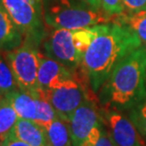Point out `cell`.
Returning a JSON list of instances; mask_svg holds the SVG:
<instances>
[{"label": "cell", "mask_w": 146, "mask_h": 146, "mask_svg": "<svg viewBox=\"0 0 146 146\" xmlns=\"http://www.w3.org/2000/svg\"><path fill=\"white\" fill-rule=\"evenodd\" d=\"M136 34L122 25H96V34L77 70L90 90L97 94L121 60L141 46Z\"/></svg>", "instance_id": "obj_1"}, {"label": "cell", "mask_w": 146, "mask_h": 146, "mask_svg": "<svg viewBox=\"0 0 146 146\" xmlns=\"http://www.w3.org/2000/svg\"><path fill=\"white\" fill-rule=\"evenodd\" d=\"M100 106L128 111L146 99V47L139 46L116 64L97 92Z\"/></svg>", "instance_id": "obj_2"}, {"label": "cell", "mask_w": 146, "mask_h": 146, "mask_svg": "<svg viewBox=\"0 0 146 146\" xmlns=\"http://www.w3.org/2000/svg\"><path fill=\"white\" fill-rule=\"evenodd\" d=\"M43 19L50 29L76 30L110 23L103 11H96L84 0H42Z\"/></svg>", "instance_id": "obj_3"}, {"label": "cell", "mask_w": 146, "mask_h": 146, "mask_svg": "<svg viewBox=\"0 0 146 146\" xmlns=\"http://www.w3.org/2000/svg\"><path fill=\"white\" fill-rule=\"evenodd\" d=\"M24 36V41L39 47L46 34L42 0H0Z\"/></svg>", "instance_id": "obj_4"}, {"label": "cell", "mask_w": 146, "mask_h": 146, "mask_svg": "<svg viewBox=\"0 0 146 146\" xmlns=\"http://www.w3.org/2000/svg\"><path fill=\"white\" fill-rule=\"evenodd\" d=\"M1 54L10 65L19 89L32 94L38 92V70L40 62L38 46L24 41L18 47Z\"/></svg>", "instance_id": "obj_5"}, {"label": "cell", "mask_w": 146, "mask_h": 146, "mask_svg": "<svg viewBox=\"0 0 146 146\" xmlns=\"http://www.w3.org/2000/svg\"><path fill=\"white\" fill-rule=\"evenodd\" d=\"M40 92L49 100L58 116L67 123L74 111L90 96L85 88V80L78 73L56 88Z\"/></svg>", "instance_id": "obj_6"}, {"label": "cell", "mask_w": 146, "mask_h": 146, "mask_svg": "<svg viewBox=\"0 0 146 146\" xmlns=\"http://www.w3.org/2000/svg\"><path fill=\"white\" fill-rule=\"evenodd\" d=\"M42 44L43 55L77 72L83 58L74 45L73 30L51 29L49 33L46 31Z\"/></svg>", "instance_id": "obj_7"}, {"label": "cell", "mask_w": 146, "mask_h": 146, "mask_svg": "<svg viewBox=\"0 0 146 146\" xmlns=\"http://www.w3.org/2000/svg\"><path fill=\"white\" fill-rule=\"evenodd\" d=\"M102 123L115 146H144L143 138L127 115L108 108H100Z\"/></svg>", "instance_id": "obj_8"}, {"label": "cell", "mask_w": 146, "mask_h": 146, "mask_svg": "<svg viewBox=\"0 0 146 146\" xmlns=\"http://www.w3.org/2000/svg\"><path fill=\"white\" fill-rule=\"evenodd\" d=\"M100 108L92 97L86 99L74 111L68 122L74 146H80L95 126L101 123Z\"/></svg>", "instance_id": "obj_9"}, {"label": "cell", "mask_w": 146, "mask_h": 146, "mask_svg": "<svg viewBox=\"0 0 146 146\" xmlns=\"http://www.w3.org/2000/svg\"><path fill=\"white\" fill-rule=\"evenodd\" d=\"M76 76V72H73L58 61L46 57L40 53V62L38 70V85L40 91H48L56 88L66 80Z\"/></svg>", "instance_id": "obj_10"}, {"label": "cell", "mask_w": 146, "mask_h": 146, "mask_svg": "<svg viewBox=\"0 0 146 146\" xmlns=\"http://www.w3.org/2000/svg\"><path fill=\"white\" fill-rule=\"evenodd\" d=\"M10 134L30 146H50L45 129L32 120L19 118Z\"/></svg>", "instance_id": "obj_11"}, {"label": "cell", "mask_w": 146, "mask_h": 146, "mask_svg": "<svg viewBox=\"0 0 146 146\" xmlns=\"http://www.w3.org/2000/svg\"><path fill=\"white\" fill-rule=\"evenodd\" d=\"M23 42V34L0 3V53L16 48Z\"/></svg>", "instance_id": "obj_12"}, {"label": "cell", "mask_w": 146, "mask_h": 146, "mask_svg": "<svg viewBox=\"0 0 146 146\" xmlns=\"http://www.w3.org/2000/svg\"><path fill=\"white\" fill-rule=\"evenodd\" d=\"M6 98L16 111L19 118L34 121L37 115V99L36 92L22 91L18 89L17 91L6 94Z\"/></svg>", "instance_id": "obj_13"}, {"label": "cell", "mask_w": 146, "mask_h": 146, "mask_svg": "<svg viewBox=\"0 0 146 146\" xmlns=\"http://www.w3.org/2000/svg\"><path fill=\"white\" fill-rule=\"evenodd\" d=\"M110 22L128 27L139 37L141 44L146 47V11H125L123 13L111 17Z\"/></svg>", "instance_id": "obj_14"}, {"label": "cell", "mask_w": 146, "mask_h": 146, "mask_svg": "<svg viewBox=\"0 0 146 146\" xmlns=\"http://www.w3.org/2000/svg\"><path fill=\"white\" fill-rule=\"evenodd\" d=\"M44 129L50 146H74L68 123L60 117Z\"/></svg>", "instance_id": "obj_15"}, {"label": "cell", "mask_w": 146, "mask_h": 146, "mask_svg": "<svg viewBox=\"0 0 146 146\" xmlns=\"http://www.w3.org/2000/svg\"><path fill=\"white\" fill-rule=\"evenodd\" d=\"M36 99L37 115L34 122L39 123L43 128H46L58 116L49 100L40 91L36 92Z\"/></svg>", "instance_id": "obj_16"}, {"label": "cell", "mask_w": 146, "mask_h": 146, "mask_svg": "<svg viewBox=\"0 0 146 146\" xmlns=\"http://www.w3.org/2000/svg\"><path fill=\"white\" fill-rule=\"evenodd\" d=\"M18 119L19 116L16 111L5 98V101L0 106V141L11 131Z\"/></svg>", "instance_id": "obj_17"}, {"label": "cell", "mask_w": 146, "mask_h": 146, "mask_svg": "<svg viewBox=\"0 0 146 146\" xmlns=\"http://www.w3.org/2000/svg\"><path fill=\"white\" fill-rule=\"evenodd\" d=\"M19 89L10 65L0 53V92L2 94H9Z\"/></svg>", "instance_id": "obj_18"}, {"label": "cell", "mask_w": 146, "mask_h": 146, "mask_svg": "<svg viewBox=\"0 0 146 146\" xmlns=\"http://www.w3.org/2000/svg\"><path fill=\"white\" fill-rule=\"evenodd\" d=\"M102 121V120H101ZM80 146H115L104 123L95 126Z\"/></svg>", "instance_id": "obj_19"}, {"label": "cell", "mask_w": 146, "mask_h": 146, "mask_svg": "<svg viewBox=\"0 0 146 146\" xmlns=\"http://www.w3.org/2000/svg\"><path fill=\"white\" fill-rule=\"evenodd\" d=\"M127 116L146 141V99L127 111Z\"/></svg>", "instance_id": "obj_20"}, {"label": "cell", "mask_w": 146, "mask_h": 146, "mask_svg": "<svg viewBox=\"0 0 146 146\" xmlns=\"http://www.w3.org/2000/svg\"><path fill=\"white\" fill-rule=\"evenodd\" d=\"M102 10L108 16L111 17L123 13L125 11L123 0H101Z\"/></svg>", "instance_id": "obj_21"}, {"label": "cell", "mask_w": 146, "mask_h": 146, "mask_svg": "<svg viewBox=\"0 0 146 146\" xmlns=\"http://www.w3.org/2000/svg\"><path fill=\"white\" fill-rule=\"evenodd\" d=\"M123 2L127 11H146V0H123Z\"/></svg>", "instance_id": "obj_22"}, {"label": "cell", "mask_w": 146, "mask_h": 146, "mask_svg": "<svg viewBox=\"0 0 146 146\" xmlns=\"http://www.w3.org/2000/svg\"><path fill=\"white\" fill-rule=\"evenodd\" d=\"M0 146H30L27 142L16 139L15 137L11 135L10 133L0 141Z\"/></svg>", "instance_id": "obj_23"}, {"label": "cell", "mask_w": 146, "mask_h": 146, "mask_svg": "<svg viewBox=\"0 0 146 146\" xmlns=\"http://www.w3.org/2000/svg\"><path fill=\"white\" fill-rule=\"evenodd\" d=\"M84 1L96 11H103L102 10L101 0H84Z\"/></svg>", "instance_id": "obj_24"}, {"label": "cell", "mask_w": 146, "mask_h": 146, "mask_svg": "<svg viewBox=\"0 0 146 146\" xmlns=\"http://www.w3.org/2000/svg\"><path fill=\"white\" fill-rule=\"evenodd\" d=\"M5 95L4 94H2V95H0V106H1L3 104V102L5 101Z\"/></svg>", "instance_id": "obj_25"}, {"label": "cell", "mask_w": 146, "mask_h": 146, "mask_svg": "<svg viewBox=\"0 0 146 146\" xmlns=\"http://www.w3.org/2000/svg\"><path fill=\"white\" fill-rule=\"evenodd\" d=\"M0 95H2V94H1V92H0Z\"/></svg>", "instance_id": "obj_26"}]
</instances>
